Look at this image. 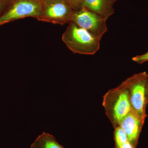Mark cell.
<instances>
[{"label": "cell", "mask_w": 148, "mask_h": 148, "mask_svg": "<svg viewBox=\"0 0 148 148\" xmlns=\"http://www.w3.org/2000/svg\"><path fill=\"white\" fill-rule=\"evenodd\" d=\"M132 60L139 64H143L148 61V51L142 55L136 56L132 58Z\"/></svg>", "instance_id": "8fae6325"}, {"label": "cell", "mask_w": 148, "mask_h": 148, "mask_svg": "<svg viewBox=\"0 0 148 148\" xmlns=\"http://www.w3.org/2000/svg\"><path fill=\"white\" fill-rule=\"evenodd\" d=\"M8 3V0H0V12L5 8Z\"/></svg>", "instance_id": "4fadbf2b"}, {"label": "cell", "mask_w": 148, "mask_h": 148, "mask_svg": "<svg viewBox=\"0 0 148 148\" xmlns=\"http://www.w3.org/2000/svg\"><path fill=\"white\" fill-rule=\"evenodd\" d=\"M74 11L67 0H42L41 16L38 20L64 25L73 21Z\"/></svg>", "instance_id": "277c9868"}, {"label": "cell", "mask_w": 148, "mask_h": 148, "mask_svg": "<svg viewBox=\"0 0 148 148\" xmlns=\"http://www.w3.org/2000/svg\"><path fill=\"white\" fill-rule=\"evenodd\" d=\"M42 7V0H15L8 10L0 16V26L27 17L38 20L41 16Z\"/></svg>", "instance_id": "5b68a950"}, {"label": "cell", "mask_w": 148, "mask_h": 148, "mask_svg": "<svg viewBox=\"0 0 148 148\" xmlns=\"http://www.w3.org/2000/svg\"><path fill=\"white\" fill-rule=\"evenodd\" d=\"M106 20V18L82 6L74 11L72 22L87 30L101 40L108 31Z\"/></svg>", "instance_id": "8992f818"}, {"label": "cell", "mask_w": 148, "mask_h": 148, "mask_svg": "<svg viewBox=\"0 0 148 148\" xmlns=\"http://www.w3.org/2000/svg\"><path fill=\"white\" fill-rule=\"evenodd\" d=\"M103 106L114 128L119 126L132 110L127 90L122 83L104 95Z\"/></svg>", "instance_id": "6da1fadb"}, {"label": "cell", "mask_w": 148, "mask_h": 148, "mask_svg": "<svg viewBox=\"0 0 148 148\" xmlns=\"http://www.w3.org/2000/svg\"><path fill=\"white\" fill-rule=\"evenodd\" d=\"M62 39L74 53L93 55L100 49V40L73 22L69 23Z\"/></svg>", "instance_id": "7a4b0ae2"}, {"label": "cell", "mask_w": 148, "mask_h": 148, "mask_svg": "<svg viewBox=\"0 0 148 148\" xmlns=\"http://www.w3.org/2000/svg\"><path fill=\"white\" fill-rule=\"evenodd\" d=\"M129 95L132 110L145 123L148 105V74L143 72L135 74L122 82Z\"/></svg>", "instance_id": "3957f363"}, {"label": "cell", "mask_w": 148, "mask_h": 148, "mask_svg": "<svg viewBox=\"0 0 148 148\" xmlns=\"http://www.w3.org/2000/svg\"><path fill=\"white\" fill-rule=\"evenodd\" d=\"M74 11L78 10L83 6L82 0H67Z\"/></svg>", "instance_id": "7c38bea8"}, {"label": "cell", "mask_w": 148, "mask_h": 148, "mask_svg": "<svg viewBox=\"0 0 148 148\" xmlns=\"http://www.w3.org/2000/svg\"><path fill=\"white\" fill-rule=\"evenodd\" d=\"M116 0H82L83 6L106 19L114 12L113 5Z\"/></svg>", "instance_id": "ba28073f"}, {"label": "cell", "mask_w": 148, "mask_h": 148, "mask_svg": "<svg viewBox=\"0 0 148 148\" xmlns=\"http://www.w3.org/2000/svg\"><path fill=\"white\" fill-rule=\"evenodd\" d=\"M114 129V148H120L123 144L128 141V138L125 132L120 126H117Z\"/></svg>", "instance_id": "30bf717a"}, {"label": "cell", "mask_w": 148, "mask_h": 148, "mask_svg": "<svg viewBox=\"0 0 148 148\" xmlns=\"http://www.w3.org/2000/svg\"><path fill=\"white\" fill-rule=\"evenodd\" d=\"M120 148H135L129 141H127L122 145Z\"/></svg>", "instance_id": "5bb4252c"}, {"label": "cell", "mask_w": 148, "mask_h": 148, "mask_svg": "<svg viewBox=\"0 0 148 148\" xmlns=\"http://www.w3.org/2000/svg\"><path fill=\"white\" fill-rule=\"evenodd\" d=\"M31 148H65L57 142L53 135L43 132L31 145Z\"/></svg>", "instance_id": "9c48e42d"}, {"label": "cell", "mask_w": 148, "mask_h": 148, "mask_svg": "<svg viewBox=\"0 0 148 148\" xmlns=\"http://www.w3.org/2000/svg\"><path fill=\"white\" fill-rule=\"evenodd\" d=\"M144 123L133 110L122 120L119 125L124 130L128 141L137 147Z\"/></svg>", "instance_id": "52a82bcc"}]
</instances>
